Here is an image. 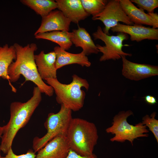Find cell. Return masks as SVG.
Returning a JSON list of instances; mask_svg holds the SVG:
<instances>
[{"instance_id":"cell-1","label":"cell","mask_w":158,"mask_h":158,"mask_svg":"<svg viewBox=\"0 0 158 158\" xmlns=\"http://www.w3.org/2000/svg\"><path fill=\"white\" fill-rule=\"evenodd\" d=\"M13 45L16 58L8 69L10 82H16L22 75L25 78V82H33L42 93H44L49 97L52 96L54 92L53 88L43 81L38 72L34 59V52L37 49L36 44L32 43L23 47L15 43Z\"/></svg>"},{"instance_id":"cell-2","label":"cell","mask_w":158,"mask_h":158,"mask_svg":"<svg viewBox=\"0 0 158 158\" xmlns=\"http://www.w3.org/2000/svg\"><path fill=\"white\" fill-rule=\"evenodd\" d=\"M42 100V92L37 86L34 87L33 95L27 102H12L10 107V118L6 125L3 126L0 151L6 154L12 147L16 134L24 127Z\"/></svg>"},{"instance_id":"cell-3","label":"cell","mask_w":158,"mask_h":158,"mask_svg":"<svg viewBox=\"0 0 158 158\" xmlns=\"http://www.w3.org/2000/svg\"><path fill=\"white\" fill-rule=\"evenodd\" d=\"M66 135L71 150L83 156L93 153L98 135L93 123L81 118H72Z\"/></svg>"},{"instance_id":"cell-4","label":"cell","mask_w":158,"mask_h":158,"mask_svg":"<svg viewBox=\"0 0 158 158\" xmlns=\"http://www.w3.org/2000/svg\"><path fill=\"white\" fill-rule=\"evenodd\" d=\"M72 77V81L67 84L60 83L57 78H48L45 80L53 88L57 102L76 111L81 109L84 104L86 95L81 88L84 87L87 90L89 85L86 79L76 74H73Z\"/></svg>"},{"instance_id":"cell-5","label":"cell","mask_w":158,"mask_h":158,"mask_svg":"<svg viewBox=\"0 0 158 158\" xmlns=\"http://www.w3.org/2000/svg\"><path fill=\"white\" fill-rule=\"evenodd\" d=\"M132 115L133 112L129 110L120 111L114 116L112 125L105 130L107 133L114 135L110 139L111 141L123 142L128 140L133 145L135 139L148 136L149 131L142 122L134 126L128 123V118Z\"/></svg>"},{"instance_id":"cell-6","label":"cell","mask_w":158,"mask_h":158,"mask_svg":"<svg viewBox=\"0 0 158 158\" xmlns=\"http://www.w3.org/2000/svg\"><path fill=\"white\" fill-rule=\"evenodd\" d=\"M72 111L61 105L58 113L51 112L48 114L44 124L47 131V133L41 138L36 137L33 139L32 148L35 153L56 136L66 135L72 118Z\"/></svg>"},{"instance_id":"cell-7","label":"cell","mask_w":158,"mask_h":158,"mask_svg":"<svg viewBox=\"0 0 158 158\" xmlns=\"http://www.w3.org/2000/svg\"><path fill=\"white\" fill-rule=\"evenodd\" d=\"M95 40L99 39L103 41L105 45L102 46L97 44L96 46L99 51L102 53L99 59L100 61L112 59L118 60L122 55L131 56V54L123 51L124 46H128V44H123L124 41L128 39V35L122 32H118L116 35H109L104 33L101 27L99 26L97 31L92 34Z\"/></svg>"},{"instance_id":"cell-8","label":"cell","mask_w":158,"mask_h":158,"mask_svg":"<svg viewBox=\"0 0 158 158\" xmlns=\"http://www.w3.org/2000/svg\"><path fill=\"white\" fill-rule=\"evenodd\" d=\"M92 19L101 21L105 26L102 30L108 35L109 30L120 22L126 25L134 24L123 11L119 0L108 1L104 10L99 14L93 16Z\"/></svg>"},{"instance_id":"cell-9","label":"cell","mask_w":158,"mask_h":158,"mask_svg":"<svg viewBox=\"0 0 158 158\" xmlns=\"http://www.w3.org/2000/svg\"><path fill=\"white\" fill-rule=\"evenodd\" d=\"M123 62L122 74L131 80L138 81L158 75V66L146 64L134 63L121 56Z\"/></svg>"},{"instance_id":"cell-10","label":"cell","mask_w":158,"mask_h":158,"mask_svg":"<svg viewBox=\"0 0 158 158\" xmlns=\"http://www.w3.org/2000/svg\"><path fill=\"white\" fill-rule=\"evenodd\" d=\"M119 1L123 11L134 24L148 25L155 29L158 28V15L157 13H146L129 0H119Z\"/></svg>"},{"instance_id":"cell-11","label":"cell","mask_w":158,"mask_h":158,"mask_svg":"<svg viewBox=\"0 0 158 158\" xmlns=\"http://www.w3.org/2000/svg\"><path fill=\"white\" fill-rule=\"evenodd\" d=\"M113 32H122L129 35L131 41L139 42L147 39L158 40V29L147 27L141 25H132L118 23L110 29Z\"/></svg>"},{"instance_id":"cell-12","label":"cell","mask_w":158,"mask_h":158,"mask_svg":"<svg viewBox=\"0 0 158 158\" xmlns=\"http://www.w3.org/2000/svg\"><path fill=\"white\" fill-rule=\"evenodd\" d=\"M70 150L66 135H60L38 151L36 158H66Z\"/></svg>"},{"instance_id":"cell-13","label":"cell","mask_w":158,"mask_h":158,"mask_svg":"<svg viewBox=\"0 0 158 158\" xmlns=\"http://www.w3.org/2000/svg\"><path fill=\"white\" fill-rule=\"evenodd\" d=\"M71 22L61 11H52L42 18L41 25L34 35L54 31L68 32Z\"/></svg>"},{"instance_id":"cell-14","label":"cell","mask_w":158,"mask_h":158,"mask_svg":"<svg viewBox=\"0 0 158 158\" xmlns=\"http://www.w3.org/2000/svg\"><path fill=\"white\" fill-rule=\"evenodd\" d=\"M34 59L38 73L42 80L57 78L56 56L54 51L45 54L42 51L39 54L34 55Z\"/></svg>"},{"instance_id":"cell-15","label":"cell","mask_w":158,"mask_h":158,"mask_svg":"<svg viewBox=\"0 0 158 158\" xmlns=\"http://www.w3.org/2000/svg\"><path fill=\"white\" fill-rule=\"evenodd\" d=\"M57 8L70 21L78 24L90 15L85 10L80 0H56Z\"/></svg>"},{"instance_id":"cell-16","label":"cell","mask_w":158,"mask_h":158,"mask_svg":"<svg viewBox=\"0 0 158 158\" xmlns=\"http://www.w3.org/2000/svg\"><path fill=\"white\" fill-rule=\"evenodd\" d=\"M56 59V67L57 70L63 66L73 64H77L81 66L89 67L91 65L87 57L82 51L74 54L67 52L59 46L54 48Z\"/></svg>"},{"instance_id":"cell-17","label":"cell","mask_w":158,"mask_h":158,"mask_svg":"<svg viewBox=\"0 0 158 158\" xmlns=\"http://www.w3.org/2000/svg\"><path fill=\"white\" fill-rule=\"evenodd\" d=\"M71 41L76 47H80L86 56L99 52L89 33L83 28L78 27L71 32Z\"/></svg>"},{"instance_id":"cell-18","label":"cell","mask_w":158,"mask_h":158,"mask_svg":"<svg viewBox=\"0 0 158 158\" xmlns=\"http://www.w3.org/2000/svg\"><path fill=\"white\" fill-rule=\"evenodd\" d=\"M16 58V54L13 45L9 46L6 44L0 46V77L8 81L12 91L16 92V89L13 85L9 80L8 71L9 66Z\"/></svg>"},{"instance_id":"cell-19","label":"cell","mask_w":158,"mask_h":158,"mask_svg":"<svg viewBox=\"0 0 158 158\" xmlns=\"http://www.w3.org/2000/svg\"><path fill=\"white\" fill-rule=\"evenodd\" d=\"M35 36L36 39H45L55 42L65 50L69 49L73 44L71 39V32H69L54 31L38 34Z\"/></svg>"},{"instance_id":"cell-20","label":"cell","mask_w":158,"mask_h":158,"mask_svg":"<svg viewBox=\"0 0 158 158\" xmlns=\"http://www.w3.org/2000/svg\"><path fill=\"white\" fill-rule=\"evenodd\" d=\"M20 2L43 18L57 8L56 1L52 0H22Z\"/></svg>"},{"instance_id":"cell-21","label":"cell","mask_w":158,"mask_h":158,"mask_svg":"<svg viewBox=\"0 0 158 158\" xmlns=\"http://www.w3.org/2000/svg\"><path fill=\"white\" fill-rule=\"evenodd\" d=\"M85 11L92 16L100 13L105 8L108 1L107 0H81Z\"/></svg>"},{"instance_id":"cell-22","label":"cell","mask_w":158,"mask_h":158,"mask_svg":"<svg viewBox=\"0 0 158 158\" xmlns=\"http://www.w3.org/2000/svg\"><path fill=\"white\" fill-rule=\"evenodd\" d=\"M155 112H153L150 116L146 114L142 118V123L147 127L149 130L153 134L157 142H158V120L155 118Z\"/></svg>"},{"instance_id":"cell-23","label":"cell","mask_w":158,"mask_h":158,"mask_svg":"<svg viewBox=\"0 0 158 158\" xmlns=\"http://www.w3.org/2000/svg\"><path fill=\"white\" fill-rule=\"evenodd\" d=\"M135 3L139 8L146 11L148 13L154 12V10L158 7V0H131Z\"/></svg>"},{"instance_id":"cell-24","label":"cell","mask_w":158,"mask_h":158,"mask_svg":"<svg viewBox=\"0 0 158 158\" xmlns=\"http://www.w3.org/2000/svg\"><path fill=\"white\" fill-rule=\"evenodd\" d=\"M36 157L33 150L31 149L29 150L26 154L17 155L14 153L12 147L9 149L5 156L0 155V158H36Z\"/></svg>"},{"instance_id":"cell-25","label":"cell","mask_w":158,"mask_h":158,"mask_svg":"<svg viewBox=\"0 0 158 158\" xmlns=\"http://www.w3.org/2000/svg\"><path fill=\"white\" fill-rule=\"evenodd\" d=\"M66 158H97V157L94 153L89 156H81L70 150Z\"/></svg>"},{"instance_id":"cell-26","label":"cell","mask_w":158,"mask_h":158,"mask_svg":"<svg viewBox=\"0 0 158 158\" xmlns=\"http://www.w3.org/2000/svg\"><path fill=\"white\" fill-rule=\"evenodd\" d=\"M144 98L145 102L149 104L154 105L157 103L156 98L153 96L147 95L145 96Z\"/></svg>"},{"instance_id":"cell-27","label":"cell","mask_w":158,"mask_h":158,"mask_svg":"<svg viewBox=\"0 0 158 158\" xmlns=\"http://www.w3.org/2000/svg\"><path fill=\"white\" fill-rule=\"evenodd\" d=\"M3 126H0V138H1V137L3 134Z\"/></svg>"}]
</instances>
